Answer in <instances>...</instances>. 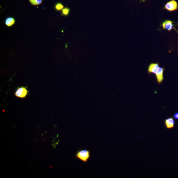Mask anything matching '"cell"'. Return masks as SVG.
Here are the masks:
<instances>
[{
	"instance_id": "6",
	"label": "cell",
	"mask_w": 178,
	"mask_h": 178,
	"mask_svg": "<svg viewBox=\"0 0 178 178\" xmlns=\"http://www.w3.org/2000/svg\"><path fill=\"white\" fill-rule=\"evenodd\" d=\"M159 67L158 63H151L149 64L148 69V71L149 74L151 73L155 74Z\"/></svg>"
},
{
	"instance_id": "11",
	"label": "cell",
	"mask_w": 178,
	"mask_h": 178,
	"mask_svg": "<svg viewBox=\"0 0 178 178\" xmlns=\"http://www.w3.org/2000/svg\"><path fill=\"white\" fill-rule=\"evenodd\" d=\"M64 7L62 4L60 3H57L55 6V9L57 11H60V10H62Z\"/></svg>"
},
{
	"instance_id": "9",
	"label": "cell",
	"mask_w": 178,
	"mask_h": 178,
	"mask_svg": "<svg viewBox=\"0 0 178 178\" xmlns=\"http://www.w3.org/2000/svg\"><path fill=\"white\" fill-rule=\"evenodd\" d=\"M32 5L37 6L41 5L43 0H28Z\"/></svg>"
},
{
	"instance_id": "4",
	"label": "cell",
	"mask_w": 178,
	"mask_h": 178,
	"mask_svg": "<svg viewBox=\"0 0 178 178\" xmlns=\"http://www.w3.org/2000/svg\"><path fill=\"white\" fill-rule=\"evenodd\" d=\"M164 68L159 67L158 70L155 73V75H156L157 81L159 84H160L162 83L164 80Z\"/></svg>"
},
{
	"instance_id": "2",
	"label": "cell",
	"mask_w": 178,
	"mask_h": 178,
	"mask_svg": "<svg viewBox=\"0 0 178 178\" xmlns=\"http://www.w3.org/2000/svg\"><path fill=\"white\" fill-rule=\"evenodd\" d=\"M164 9L170 12L173 11L177 10L178 5L177 2L175 0H171L169 1L166 4Z\"/></svg>"
},
{
	"instance_id": "1",
	"label": "cell",
	"mask_w": 178,
	"mask_h": 178,
	"mask_svg": "<svg viewBox=\"0 0 178 178\" xmlns=\"http://www.w3.org/2000/svg\"><path fill=\"white\" fill-rule=\"evenodd\" d=\"M75 157L85 164L87 163L91 158V152L89 150L79 149L77 151Z\"/></svg>"
},
{
	"instance_id": "3",
	"label": "cell",
	"mask_w": 178,
	"mask_h": 178,
	"mask_svg": "<svg viewBox=\"0 0 178 178\" xmlns=\"http://www.w3.org/2000/svg\"><path fill=\"white\" fill-rule=\"evenodd\" d=\"M28 91L26 88L24 87H18L15 93L16 97L20 98H25L28 95Z\"/></svg>"
},
{
	"instance_id": "12",
	"label": "cell",
	"mask_w": 178,
	"mask_h": 178,
	"mask_svg": "<svg viewBox=\"0 0 178 178\" xmlns=\"http://www.w3.org/2000/svg\"><path fill=\"white\" fill-rule=\"evenodd\" d=\"M173 118L175 120H178V112H176L174 114Z\"/></svg>"
},
{
	"instance_id": "7",
	"label": "cell",
	"mask_w": 178,
	"mask_h": 178,
	"mask_svg": "<svg viewBox=\"0 0 178 178\" xmlns=\"http://www.w3.org/2000/svg\"><path fill=\"white\" fill-rule=\"evenodd\" d=\"M162 26L164 29L170 31L173 28V22L171 20H166L163 22Z\"/></svg>"
},
{
	"instance_id": "5",
	"label": "cell",
	"mask_w": 178,
	"mask_h": 178,
	"mask_svg": "<svg viewBox=\"0 0 178 178\" xmlns=\"http://www.w3.org/2000/svg\"><path fill=\"white\" fill-rule=\"evenodd\" d=\"M164 124L166 128L167 129H171L174 128L175 122L173 117H170L165 119Z\"/></svg>"
},
{
	"instance_id": "8",
	"label": "cell",
	"mask_w": 178,
	"mask_h": 178,
	"mask_svg": "<svg viewBox=\"0 0 178 178\" xmlns=\"http://www.w3.org/2000/svg\"><path fill=\"white\" fill-rule=\"evenodd\" d=\"M15 20L14 18L12 17H9L5 20V24L7 27H10L15 24Z\"/></svg>"
},
{
	"instance_id": "10",
	"label": "cell",
	"mask_w": 178,
	"mask_h": 178,
	"mask_svg": "<svg viewBox=\"0 0 178 178\" xmlns=\"http://www.w3.org/2000/svg\"><path fill=\"white\" fill-rule=\"evenodd\" d=\"M70 9L68 8H65L62 10V15L64 16H67L68 15Z\"/></svg>"
}]
</instances>
